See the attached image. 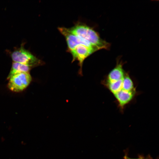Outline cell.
Listing matches in <instances>:
<instances>
[{"instance_id":"1","label":"cell","mask_w":159,"mask_h":159,"mask_svg":"<svg viewBox=\"0 0 159 159\" xmlns=\"http://www.w3.org/2000/svg\"><path fill=\"white\" fill-rule=\"evenodd\" d=\"M73 34L90 44L97 51L108 49L110 44L102 40L92 28L84 24L78 23L69 28Z\"/></svg>"},{"instance_id":"2","label":"cell","mask_w":159,"mask_h":159,"mask_svg":"<svg viewBox=\"0 0 159 159\" xmlns=\"http://www.w3.org/2000/svg\"><path fill=\"white\" fill-rule=\"evenodd\" d=\"M11 56L13 62L22 63L32 67L43 64L40 59L22 47L13 51L11 54Z\"/></svg>"},{"instance_id":"3","label":"cell","mask_w":159,"mask_h":159,"mask_svg":"<svg viewBox=\"0 0 159 159\" xmlns=\"http://www.w3.org/2000/svg\"><path fill=\"white\" fill-rule=\"evenodd\" d=\"M9 79V89L12 91L19 92L28 86L32 81V77L29 72H25L14 75Z\"/></svg>"},{"instance_id":"4","label":"cell","mask_w":159,"mask_h":159,"mask_svg":"<svg viewBox=\"0 0 159 159\" xmlns=\"http://www.w3.org/2000/svg\"><path fill=\"white\" fill-rule=\"evenodd\" d=\"M95 52L92 49L83 44H80L77 46L73 50L69 52L72 56V61L77 60L79 62L80 68L78 73L79 75H83L82 66L84 60Z\"/></svg>"},{"instance_id":"5","label":"cell","mask_w":159,"mask_h":159,"mask_svg":"<svg viewBox=\"0 0 159 159\" xmlns=\"http://www.w3.org/2000/svg\"><path fill=\"white\" fill-rule=\"evenodd\" d=\"M58 29L65 38L68 50L69 52L73 50L77 46L80 44H83L85 45L92 49L95 52L97 51L89 43L72 33L69 28L60 27L58 28Z\"/></svg>"},{"instance_id":"6","label":"cell","mask_w":159,"mask_h":159,"mask_svg":"<svg viewBox=\"0 0 159 159\" xmlns=\"http://www.w3.org/2000/svg\"><path fill=\"white\" fill-rule=\"evenodd\" d=\"M32 67L22 63L13 62L10 72L7 77L9 79L11 76L16 74L29 72Z\"/></svg>"},{"instance_id":"7","label":"cell","mask_w":159,"mask_h":159,"mask_svg":"<svg viewBox=\"0 0 159 159\" xmlns=\"http://www.w3.org/2000/svg\"><path fill=\"white\" fill-rule=\"evenodd\" d=\"M125 159H134V158H130L128 157H127V156H125Z\"/></svg>"},{"instance_id":"8","label":"cell","mask_w":159,"mask_h":159,"mask_svg":"<svg viewBox=\"0 0 159 159\" xmlns=\"http://www.w3.org/2000/svg\"></svg>"}]
</instances>
